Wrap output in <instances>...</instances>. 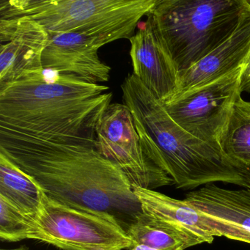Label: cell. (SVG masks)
<instances>
[{"label":"cell","mask_w":250,"mask_h":250,"mask_svg":"<svg viewBox=\"0 0 250 250\" xmlns=\"http://www.w3.org/2000/svg\"><path fill=\"white\" fill-rule=\"evenodd\" d=\"M0 153L57 203L97 213L125 232L143 216L132 184L95 148V140L40 138L0 128Z\"/></svg>","instance_id":"cell-1"},{"label":"cell","mask_w":250,"mask_h":250,"mask_svg":"<svg viewBox=\"0 0 250 250\" xmlns=\"http://www.w3.org/2000/svg\"><path fill=\"white\" fill-rule=\"evenodd\" d=\"M112 96L107 86L42 68L0 88V128L40 138L95 140Z\"/></svg>","instance_id":"cell-2"},{"label":"cell","mask_w":250,"mask_h":250,"mask_svg":"<svg viewBox=\"0 0 250 250\" xmlns=\"http://www.w3.org/2000/svg\"><path fill=\"white\" fill-rule=\"evenodd\" d=\"M121 89L145 153L172 178L177 188L193 189L216 182L241 187V169L222 150L178 125L134 74L125 79Z\"/></svg>","instance_id":"cell-3"},{"label":"cell","mask_w":250,"mask_h":250,"mask_svg":"<svg viewBox=\"0 0 250 250\" xmlns=\"http://www.w3.org/2000/svg\"><path fill=\"white\" fill-rule=\"evenodd\" d=\"M248 0H157L147 14L180 75L235 31Z\"/></svg>","instance_id":"cell-4"},{"label":"cell","mask_w":250,"mask_h":250,"mask_svg":"<svg viewBox=\"0 0 250 250\" xmlns=\"http://www.w3.org/2000/svg\"><path fill=\"white\" fill-rule=\"evenodd\" d=\"M157 0H0V20L25 17L48 33H79L104 44L128 39Z\"/></svg>","instance_id":"cell-5"},{"label":"cell","mask_w":250,"mask_h":250,"mask_svg":"<svg viewBox=\"0 0 250 250\" xmlns=\"http://www.w3.org/2000/svg\"><path fill=\"white\" fill-rule=\"evenodd\" d=\"M30 225L28 239L63 250H124L135 245L120 225L107 218L64 206L46 195Z\"/></svg>","instance_id":"cell-6"},{"label":"cell","mask_w":250,"mask_h":250,"mask_svg":"<svg viewBox=\"0 0 250 250\" xmlns=\"http://www.w3.org/2000/svg\"><path fill=\"white\" fill-rule=\"evenodd\" d=\"M244 68L176 96L164 107L188 134L222 150V137L241 94L240 83Z\"/></svg>","instance_id":"cell-7"},{"label":"cell","mask_w":250,"mask_h":250,"mask_svg":"<svg viewBox=\"0 0 250 250\" xmlns=\"http://www.w3.org/2000/svg\"><path fill=\"white\" fill-rule=\"evenodd\" d=\"M95 148L119 167L133 187L154 190L174 185L172 178L146 156L125 104L109 105L96 128Z\"/></svg>","instance_id":"cell-8"},{"label":"cell","mask_w":250,"mask_h":250,"mask_svg":"<svg viewBox=\"0 0 250 250\" xmlns=\"http://www.w3.org/2000/svg\"><path fill=\"white\" fill-rule=\"evenodd\" d=\"M47 30L25 17L0 20V88L42 69Z\"/></svg>","instance_id":"cell-9"},{"label":"cell","mask_w":250,"mask_h":250,"mask_svg":"<svg viewBox=\"0 0 250 250\" xmlns=\"http://www.w3.org/2000/svg\"><path fill=\"white\" fill-rule=\"evenodd\" d=\"M133 74L162 104L180 90L181 75L150 19L129 39Z\"/></svg>","instance_id":"cell-10"},{"label":"cell","mask_w":250,"mask_h":250,"mask_svg":"<svg viewBox=\"0 0 250 250\" xmlns=\"http://www.w3.org/2000/svg\"><path fill=\"white\" fill-rule=\"evenodd\" d=\"M49 36L42 55L43 68L92 84L109 80L111 68L98 54L104 46L99 39L74 33H49Z\"/></svg>","instance_id":"cell-11"},{"label":"cell","mask_w":250,"mask_h":250,"mask_svg":"<svg viewBox=\"0 0 250 250\" xmlns=\"http://www.w3.org/2000/svg\"><path fill=\"white\" fill-rule=\"evenodd\" d=\"M184 200L207 217L220 236L250 244V190L208 184Z\"/></svg>","instance_id":"cell-12"},{"label":"cell","mask_w":250,"mask_h":250,"mask_svg":"<svg viewBox=\"0 0 250 250\" xmlns=\"http://www.w3.org/2000/svg\"><path fill=\"white\" fill-rule=\"evenodd\" d=\"M250 58V0H248L247 9L232 35L206 58L181 74V87L174 98L245 67Z\"/></svg>","instance_id":"cell-13"},{"label":"cell","mask_w":250,"mask_h":250,"mask_svg":"<svg viewBox=\"0 0 250 250\" xmlns=\"http://www.w3.org/2000/svg\"><path fill=\"white\" fill-rule=\"evenodd\" d=\"M133 190L143 213L150 217L189 232L202 244H211L215 237H220L207 217L185 200L172 198L155 190L140 187H133Z\"/></svg>","instance_id":"cell-14"},{"label":"cell","mask_w":250,"mask_h":250,"mask_svg":"<svg viewBox=\"0 0 250 250\" xmlns=\"http://www.w3.org/2000/svg\"><path fill=\"white\" fill-rule=\"evenodd\" d=\"M0 197L33 219L40 213L46 194L32 177L0 153Z\"/></svg>","instance_id":"cell-15"},{"label":"cell","mask_w":250,"mask_h":250,"mask_svg":"<svg viewBox=\"0 0 250 250\" xmlns=\"http://www.w3.org/2000/svg\"><path fill=\"white\" fill-rule=\"evenodd\" d=\"M135 244H144L157 250H186L202 244L189 232L143 213L127 230Z\"/></svg>","instance_id":"cell-16"},{"label":"cell","mask_w":250,"mask_h":250,"mask_svg":"<svg viewBox=\"0 0 250 250\" xmlns=\"http://www.w3.org/2000/svg\"><path fill=\"white\" fill-rule=\"evenodd\" d=\"M224 154L238 169L250 167V102L239 96L221 141Z\"/></svg>","instance_id":"cell-17"},{"label":"cell","mask_w":250,"mask_h":250,"mask_svg":"<svg viewBox=\"0 0 250 250\" xmlns=\"http://www.w3.org/2000/svg\"><path fill=\"white\" fill-rule=\"evenodd\" d=\"M31 219L0 197V238L8 242L28 239Z\"/></svg>","instance_id":"cell-18"},{"label":"cell","mask_w":250,"mask_h":250,"mask_svg":"<svg viewBox=\"0 0 250 250\" xmlns=\"http://www.w3.org/2000/svg\"><path fill=\"white\" fill-rule=\"evenodd\" d=\"M240 91L250 93V58L248 63L244 68L240 83Z\"/></svg>","instance_id":"cell-19"},{"label":"cell","mask_w":250,"mask_h":250,"mask_svg":"<svg viewBox=\"0 0 250 250\" xmlns=\"http://www.w3.org/2000/svg\"><path fill=\"white\" fill-rule=\"evenodd\" d=\"M241 172L243 177V182L241 187L250 190V167L241 169Z\"/></svg>","instance_id":"cell-20"},{"label":"cell","mask_w":250,"mask_h":250,"mask_svg":"<svg viewBox=\"0 0 250 250\" xmlns=\"http://www.w3.org/2000/svg\"><path fill=\"white\" fill-rule=\"evenodd\" d=\"M124 250H157L155 249L151 248V247H147V246L144 245V244H135L131 248L126 249Z\"/></svg>","instance_id":"cell-21"},{"label":"cell","mask_w":250,"mask_h":250,"mask_svg":"<svg viewBox=\"0 0 250 250\" xmlns=\"http://www.w3.org/2000/svg\"><path fill=\"white\" fill-rule=\"evenodd\" d=\"M29 250V249L27 248V247H25V246H21V247H18V248H15V249H2V250Z\"/></svg>","instance_id":"cell-22"}]
</instances>
